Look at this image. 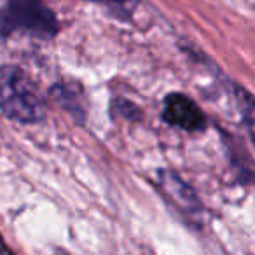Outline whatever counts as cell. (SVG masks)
I'll return each mask as SVG.
<instances>
[{"instance_id": "cell-1", "label": "cell", "mask_w": 255, "mask_h": 255, "mask_svg": "<svg viewBox=\"0 0 255 255\" xmlns=\"http://www.w3.org/2000/svg\"><path fill=\"white\" fill-rule=\"evenodd\" d=\"M0 112L23 124L40 123L46 116L44 100L35 82L14 65L0 67Z\"/></svg>"}, {"instance_id": "cell-3", "label": "cell", "mask_w": 255, "mask_h": 255, "mask_svg": "<svg viewBox=\"0 0 255 255\" xmlns=\"http://www.w3.org/2000/svg\"><path fill=\"white\" fill-rule=\"evenodd\" d=\"M163 119L175 128L185 131H201L206 126V117L203 110L182 93H171L164 100Z\"/></svg>"}, {"instance_id": "cell-7", "label": "cell", "mask_w": 255, "mask_h": 255, "mask_svg": "<svg viewBox=\"0 0 255 255\" xmlns=\"http://www.w3.org/2000/svg\"><path fill=\"white\" fill-rule=\"evenodd\" d=\"M0 255H14V252L7 247V243H5V240L2 236H0Z\"/></svg>"}, {"instance_id": "cell-2", "label": "cell", "mask_w": 255, "mask_h": 255, "mask_svg": "<svg viewBox=\"0 0 255 255\" xmlns=\"http://www.w3.org/2000/svg\"><path fill=\"white\" fill-rule=\"evenodd\" d=\"M4 26L39 35H54L60 28L56 16L42 0H11L4 11Z\"/></svg>"}, {"instance_id": "cell-5", "label": "cell", "mask_w": 255, "mask_h": 255, "mask_svg": "<svg viewBox=\"0 0 255 255\" xmlns=\"http://www.w3.org/2000/svg\"><path fill=\"white\" fill-rule=\"evenodd\" d=\"M51 93L58 100V103H61L72 116H84V107L81 103V91L74 89V86H54Z\"/></svg>"}, {"instance_id": "cell-4", "label": "cell", "mask_w": 255, "mask_h": 255, "mask_svg": "<svg viewBox=\"0 0 255 255\" xmlns=\"http://www.w3.org/2000/svg\"><path fill=\"white\" fill-rule=\"evenodd\" d=\"M156 180L159 189L178 206L180 210L187 213H199L201 203L196 192L189 184H185L175 171L170 170H159L156 173Z\"/></svg>"}, {"instance_id": "cell-8", "label": "cell", "mask_w": 255, "mask_h": 255, "mask_svg": "<svg viewBox=\"0 0 255 255\" xmlns=\"http://www.w3.org/2000/svg\"><path fill=\"white\" fill-rule=\"evenodd\" d=\"M95 2H124V0H95Z\"/></svg>"}, {"instance_id": "cell-6", "label": "cell", "mask_w": 255, "mask_h": 255, "mask_svg": "<svg viewBox=\"0 0 255 255\" xmlns=\"http://www.w3.org/2000/svg\"><path fill=\"white\" fill-rule=\"evenodd\" d=\"M117 110H123V116L128 117V119H138L140 117V110L136 105H133L131 102H126V100H117L116 103Z\"/></svg>"}]
</instances>
